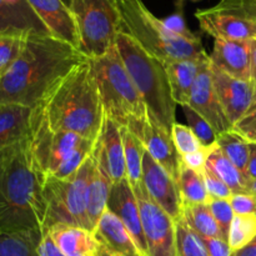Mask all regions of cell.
Segmentation results:
<instances>
[{
  "mask_svg": "<svg viewBox=\"0 0 256 256\" xmlns=\"http://www.w3.org/2000/svg\"><path fill=\"white\" fill-rule=\"evenodd\" d=\"M250 82L255 88V100H256V40L252 42V75Z\"/></svg>",
  "mask_w": 256,
  "mask_h": 256,
  "instance_id": "c3c4849f",
  "label": "cell"
},
{
  "mask_svg": "<svg viewBox=\"0 0 256 256\" xmlns=\"http://www.w3.org/2000/svg\"><path fill=\"white\" fill-rule=\"evenodd\" d=\"M39 104L52 129L94 142L99 136L105 112L88 59L68 72Z\"/></svg>",
  "mask_w": 256,
  "mask_h": 256,
  "instance_id": "3957f363",
  "label": "cell"
},
{
  "mask_svg": "<svg viewBox=\"0 0 256 256\" xmlns=\"http://www.w3.org/2000/svg\"><path fill=\"white\" fill-rule=\"evenodd\" d=\"M108 210L122 220L124 226L132 235L140 256H149L146 240L142 230L139 204L134 190L126 178L122 182L112 184L109 202H108Z\"/></svg>",
  "mask_w": 256,
  "mask_h": 256,
  "instance_id": "5bb4252c",
  "label": "cell"
},
{
  "mask_svg": "<svg viewBox=\"0 0 256 256\" xmlns=\"http://www.w3.org/2000/svg\"><path fill=\"white\" fill-rule=\"evenodd\" d=\"M189 106L209 122L216 135L232 129V122L228 119L214 89L212 72H210V62L200 70L195 79L190 95Z\"/></svg>",
  "mask_w": 256,
  "mask_h": 256,
  "instance_id": "9a60e30c",
  "label": "cell"
},
{
  "mask_svg": "<svg viewBox=\"0 0 256 256\" xmlns=\"http://www.w3.org/2000/svg\"><path fill=\"white\" fill-rule=\"evenodd\" d=\"M95 82L99 89L104 112L120 128L140 138L142 126L148 118V109L116 46H112L106 54L88 59Z\"/></svg>",
  "mask_w": 256,
  "mask_h": 256,
  "instance_id": "5b68a950",
  "label": "cell"
},
{
  "mask_svg": "<svg viewBox=\"0 0 256 256\" xmlns=\"http://www.w3.org/2000/svg\"><path fill=\"white\" fill-rule=\"evenodd\" d=\"M85 59L78 48L52 35L30 34L19 59L0 78V104L36 106Z\"/></svg>",
  "mask_w": 256,
  "mask_h": 256,
  "instance_id": "6da1fadb",
  "label": "cell"
},
{
  "mask_svg": "<svg viewBox=\"0 0 256 256\" xmlns=\"http://www.w3.org/2000/svg\"><path fill=\"white\" fill-rule=\"evenodd\" d=\"M235 215H256V196L250 194H234L229 199Z\"/></svg>",
  "mask_w": 256,
  "mask_h": 256,
  "instance_id": "b9f144b4",
  "label": "cell"
},
{
  "mask_svg": "<svg viewBox=\"0 0 256 256\" xmlns=\"http://www.w3.org/2000/svg\"><path fill=\"white\" fill-rule=\"evenodd\" d=\"M212 84L228 119L236 124L255 102V88L250 80H242L226 74L210 62Z\"/></svg>",
  "mask_w": 256,
  "mask_h": 256,
  "instance_id": "4fadbf2b",
  "label": "cell"
},
{
  "mask_svg": "<svg viewBox=\"0 0 256 256\" xmlns=\"http://www.w3.org/2000/svg\"><path fill=\"white\" fill-rule=\"evenodd\" d=\"M62 2H64V4H66L68 6H70V4H72V0H62Z\"/></svg>",
  "mask_w": 256,
  "mask_h": 256,
  "instance_id": "816d5d0a",
  "label": "cell"
},
{
  "mask_svg": "<svg viewBox=\"0 0 256 256\" xmlns=\"http://www.w3.org/2000/svg\"><path fill=\"white\" fill-rule=\"evenodd\" d=\"M182 204H208L210 200L202 172L186 166L182 162L178 179Z\"/></svg>",
  "mask_w": 256,
  "mask_h": 256,
  "instance_id": "f546056e",
  "label": "cell"
},
{
  "mask_svg": "<svg viewBox=\"0 0 256 256\" xmlns=\"http://www.w3.org/2000/svg\"><path fill=\"white\" fill-rule=\"evenodd\" d=\"M202 175H204L205 186H206L210 199H230L232 198V192L229 186L208 165L202 170Z\"/></svg>",
  "mask_w": 256,
  "mask_h": 256,
  "instance_id": "74e56055",
  "label": "cell"
},
{
  "mask_svg": "<svg viewBox=\"0 0 256 256\" xmlns=\"http://www.w3.org/2000/svg\"><path fill=\"white\" fill-rule=\"evenodd\" d=\"M246 192H248V194L254 195V196H256V179L255 180H250V182H248Z\"/></svg>",
  "mask_w": 256,
  "mask_h": 256,
  "instance_id": "681fc988",
  "label": "cell"
},
{
  "mask_svg": "<svg viewBox=\"0 0 256 256\" xmlns=\"http://www.w3.org/2000/svg\"><path fill=\"white\" fill-rule=\"evenodd\" d=\"M124 142L125 172L126 179L132 188L139 185L142 180V159L145 154V146L142 140L132 134L126 128H120Z\"/></svg>",
  "mask_w": 256,
  "mask_h": 256,
  "instance_id": "f1b7e54d",
  "label": "cell"
},
{
  "mask_svg": "<svg viewBox=\"0 0 256 256\" xmlns=\"http://www.w3.org/2000/svg\"><path fill=\"white\" fill-rule=\"evenodd\" d=\"M216 145L220 152L246 176L248 162L250 155V142L242 135L229 130L222 134L216 135ZM248 178V176H246Z\"/></svg>",
  "mask_w": 256,
  "mask_h": 256,
  "instance_id": "4dcf8cb0",
  "label": "cell"
},
{
  "mask_svg": "<svg viewBox=\"0 0 256 256\" xmlns=\"http://www.w3.org/2000/svg\"><path fill=\"white\" fill-rule=\"evenodd\" d=\"M42 230L0 232V256H39Z\"/></svg>",
  "mask_w": 256,
  "mask_h": 256,
  "instance_id": "484cf974",
  "label": "cell"
},
{
  "mask_svg": "<svg viewBox=\"0 0 256 256\" xmlns=\"http://www.w3.org/2000/svg\"><path fill=\"white\" fill-rule=\"evenodd\" d=\"M176 252L178 256H210L199 235L182 216L176 220Z\"/></svg>",
  "mask_w": 256,
  "mask_h": 256,
  "instance_id": "d6a6232c",
  "label": "cell"
},
{
  "mask_svg": "<svg viewBox=\"0 0 256 256\" xmlns=\"http://www.w3.org/2000/svg\"><path fill=\"white\" fill-rule=\"evenodd\" d=\"M92 154L95 155L99 164L104 168L112 184L122 182L126 178L122 129L119 124L110 119L106 114L104 116L99 136L95 140Z\"/></svg>",
  "mask_w": 256,
  "mask_h": 256,
  "instance_id": "2e32d148",
  "label": "cell"
},
{
  "mask_svg": "<svg viewBox=\"0 0 256 256\" xmlns=\"http://www.w3.org/2000/svg\"><path fill=\"white\" fill-rule=\"evenodd\" d=\"M0 32L50 35L29 2L12 4L8 0H0Z\"/></svg>",
  "mask_w": 256,
  "mask_h": 256,
  "instance_id": "cb8c5ba5",
  "label": "cell"
},
{
  "mask_svg": "<svg viewBox=\"0 0 256 256\" xmlns=\"http://www.w3.org/2000/svg\"><path fill=\"white\" fill-rule=\"evenodd\" d=\"M48 232L56 246L66 256H94L96 240L89 230L72 225L58 224Z\"/></svg>",
  "mask_w": 256,
  "mask_h": 256,
  "instance_id": "d4e9b609",
  "label": "cell"
},
{
  "mask_svg": "<svg viewBox=\"0 0 256 256\" xmlns=\"http://www.w3.org/2000/svg\"><path fill=\"white\" fill-rule=\"evenodd\" d=\"M90 169L92 155L69 179L45 178L44 199L46 214L42 232L58 224L72 225L89 230L85 214V192Z\"/></svg>",
  "mask_w": 256,
  "mask_h": 256,
  "instance_id": "9c48e42d",
  "label": "cell"
},
{
  "mask_svg": "<svg viewBox=\"0 0 256 256\" xmlns=\"http://www.w3.org/2000/svg\"><path fill=\"white\" fill-rule=\"evenodd\" d=\"M249 142H256V100L232 129Z\"/></svg>",
  "mask_w": 256,
  "mask_h": 256,
  "instance_id": "f35d334b",
  "label": "cell"
},
{
  "mask_svg": "<svg viewBox=\"0 0 256 256\" xmlns=\"http://www.w3.org/2000/svg\"><path fill=\"white\" fill-rule=\"evenodd\" d=\"M69 8L82 56L99 58L115 46L122 30V0H72Z\"/></svg>",
  "mask_w": 256,
  "mask_h": 256,
  "instance_id": "ba28073f",
  "label": "cell"
},
{
  "mask_svg": "<svg viewBox=\"0 0 256 256\" xmlns=\"http://www.w3.org/2000/svg\"><path fill=\"white\" fill-rule=\"evenodd\" d=\"M34 108L0 104V152L29 138Z\"/></svg>",
  "mask_w": 256,
  "mask_h": 256,
  "instance_id": "603a6c76",
  "label": "cell"
},
{
  "mask_svg": "<svg viewBox=\"0 0 256 256\" xmlns=\"http://www.w3.org/2000/svg\"><path fill=\"white\" fill-rule=\"evenodd\" d=\"M164 24L172 30L174 34L179 35V36L185 38L188 40H199L200 38L198 36L195 32H192L189 28L186 26L185 22L184 15H182V9H178L174 14L169 15L168 18L162 19Z\"/></svg>",
  "mask_w": 256,
  "mask_h": 256,
  "instance_id": "ab89813d",
  "label": "cell"
},
{
  "mask_svg": "<svg viewBox=\"0 0 256 256\" xmlns=\"http://www.w3.org/2000/svg\"><path fill=\"white\" fill-rule=\"evenodd\" d=\"M246 176L249 180L256 179V142H250V155L246 168Z\"/></svg>",
  "mask_w": 256,
  "mask_h": 256,
  "instance_id": "bcb514c9",
  "label": "cell"
},
{
  "mask_svg": "<svg viewBox=\"0 0 256 256\" xmlns=\"http://www.w3.org/2000/svg\"><path fill=\"white\" fill-rule=\"evenodd\" d=\"M38 252H39V256H66L56 246V244L52 242L48 232H42V242L38 248Z\"/></svg>",
  "mask_w": 256,
  "mask_h": 256,
  "instance_id": "ee69618b",
  "label": "cell"
},
{
  "mask_svg": "<svg viewBox=\"0 0 256 256\" xmlns=\"http://www.w3.org/2000/svg\"><path fill=\"white\" fill-rule=\"evenodd\" d=\"M209 62V54L205 52L200 56L164 62L170 88H172V98H174L176 105H180V106L189 105L195 79L200 70Z\"/></svg>",
  "mask_w": 256,
  "mask_h": 256,
  "instance_id": "44dd1931",
  "label": "cell"
},
{
  "mask_svg": "<svg viewBox=\"0 0 256 256\" xmlns=\"http://www.w3.org/2000/svg\"><path fill=\"white\" fill-rule=\"evenodd\" d=\"M210 62L226 74L242 80L252 75V42L214 39Z\"/></svg>",
  "mask_w": 256,
  "mask_h": 256,
  "instance_id": "d6986e66",
  "label": "cell"
},
{
  "mask_svg": "<svg viewBox=\"0 0 256 256\" xmlns=\"http://www.w3.org/2000/svg\"><path fill=\"white\" fill-rule=\"evenodd\" d=\"M142 184L150 198L176 222L182 216V199L179 185L169 172L145 150L142 159Z\"/></svg>",
  "mask_w": 256,
  "mask_h": 256,
  "instance_id": "7c38bea8",
  "label": "cell"
},
{
  "mask_svg": "<svg viewBox=\"0 0 256 256\" xmlns=\"http://www.w3.org/2000/svg\"><path fill=\"white\" fill-rule=\"evenodd\" d=\"M256 236V216L255 215H235L229 232V242L232 252L242 249L249 244Z\"/></svg>",
  "mask_w": 256,
  "mask_h": 256,
  "instance_id": "836d02e7",
  "label": "cell"
},
{
  "mask_svg": "<svg viewBox=\"0 0 256 256\" xmlns=\"http://www.w3.org/2000/svg\"><path fill=\"white\" fill-rule=\"evenodd\" d=\"M208 205H209V209L215 222H218L220 230H222V236L228 242L230 228H232V220L235 216L229 199H210Z\"/></svg>",
  "mask_w": 256,
  "mask_h": 256,
  "instance_id": "8d00e7d4",
  "label": "cell"
},
{
  "mask_svg": "<svg viewBox=\"0 0 256 256\" xmlns=\"http://www.w3.org/2000/svg\"><path fill=\"white\" fill-rule=\"evenodd\" d=\"M50 35L79 49V32L70 8L62 0H28Z\"/></svg>",
  "mask_w": 256,
  "mask_h": 256,
  "instance_id": "ffe728a7",
  "label": "cell"
},
{
  "mask_svg": "<svg viewBox=\"0 0 256 256\" xmlns=\"http://www.w3.org/2000/svg\"><path fill=\"white\" fill-rule=\"evenodd\" d=\"M29 149L36 169L45 178L69 179L89 159L95 142L74 132L54 130L44 116L42 106H34Z\"/></svg>",
  "mask_w": 256,
  "mask_h": 256,
  "instance_id": "8992f818",
  "label": "cell"
},
{
  "mask_svg": "<svg viewBox=\"0 0 256 256\" xmlns=\"http://www.w3.org/2000/svg\"><path fill=\"white\" fill-rule=\"evenodd\" d=\"M44 182L28 139L0 152V232H42L46 214Z\"/></svg>",
  "mask_w": 256,
  "mask_h": 256,
  "instance_id": "7a4b0ae2",
  "label": "cell"
},
{
  "mask_svg": "<svg viewBox=\"0 0 256 256\" xmlns=\"http://www.w3.org/2000/svg\"><path fill=\"white\" fill-rule=\"evenodd\" d=\"M112 186V182L110 180L109 175L92 152V169H90L86 192H85V214H86L88 226L92 232L96 228L100 218L106 212Z\"/></svg>",
  "mask_w": 256,
  "mask_h": 256,
  "instance_id": "7402d4cb",
  "label": "cell"
},
{
  "mask_svg": "<svg viewBox=\"0 0 256 256\" xmlns=\"http://www.w3.org/2000/svg\"><path fill=\"white\" fill-rule=\"evenodd\" d=\"M96 240L94 256H140L122 220L106 209L92 232Z\"/></svg>",
  "mask_w": 256,
  "mask_h": 256,
  "instance_id": "e0dca14e",
  "label": "cell"
},
{
  "mask_svg": "<svg viewBox=\"0 0 256 256\" xmlns=\"http://www.w3.org/2000/svg\"><path fill=\"white\" fill-rule=\"evenodd\" d=\"M185 2H200V0H176V8L178 9H182V5H184Z\"/></svg>",
  "mask_w": 256,
  "mask_h": 256,
  "instance_id": "f907efd6",
  "label": "cell"
},
{
  "mask_svg": "<svg viewBox=\"0 0 256 256\" xmlns=\"http://www.w3.org/2000/svg\"><path fill=\"white\" fill-rule=\"evenodd\" d=\"M255 216H256V215H255Z\"/></svg>",
  "mask_w": 256,
  "mask_h": 256,
  "instance_id": "f5cc1de1",
  "label": "cell"
},
{
  "mask_svg": "<svg viewBox=\"0 0 256 256\" xmlns=\"http://www.w3.org/2000/svg\"><path fill=\"white\" fill-rule=\"evenodd\" d=\"M132 190L139 204L149 256H178L176 222L150 198L142 182Z\"/></svg>",
  "mask_w": 256,
  "mask_h": 256,
  "instance_id": "30bf717a",
  "label": "cell"
},
{
  "mask_svg": "<svg viewBox=\"0 0 256 256\" xmlns=\"http://www.w3.org/2000/svg\"><path fill=\"white\" fill-rule=\"evenodd\" d=\"M206 165L229 186L232 195L248 194L246 186L250 180L220 152L218 145L210 154Z\"/></svg>",
  "mask_w": 256,
  "mask_h": 256,
  "instance_id": "83f0119b",
  "label": "cell"
},
{
  "mask_svg": "<svg viewBox=\"0 0 256 256\" xmlns=\"http://www.w3.org/2000/svg\"><path fill=\"white\" fill-rule=\"evenodd\" d=\"M172 138L174 142L175 148H176L180 156H185L188 154L196 152L200 148L204 146L202 142H199L194 132H192L188 125L180 124V122H175L172 130Z\"/></svg>",
  "mask_w": 256,
  "mask_h": 256,
  "instance_id": "d590c367",
  "label": "cell"
},
{
  "mask_svg": "<svg viewBox=\"0 0 256 256\" xmlns=\"http://www.w3.org/2000/svg\"><path fill=\"white\" fill-rule=\"evenodd\" d=\"M122 32L162 62L200 56L206 52L202 39L188 40L174 34L142 0H122Z\"/></svg>",
  "mask_w": 256,
  "mask_h": 256,
  "instance_id": "52a82bcc",
  "label": "cell"
},
{
  "mask_svg": "<svg viewBox=\"0 0 256 256\" xmlns=\"http://www.w3.org/2000/svg\"><path fill=\"white\" fill-rule=\"evenodd\" d=\"M30 34L0 32V78L4 76L19 59Z\"/></svg>",
  "mask_w": 256,
  "mask_h": 256,
  "instance_id": "1f68e13d",
  "label": "cell"
},
{
  "mask_svg": "<svg viewBox=\"0 0 256 256\" xmlns=\"http://www.w3.org/2000/svg\"><path fill=\"white\" fill-rule=\"evenodd\" d=\"M239 8L245 15L256 20V0H222Z\"/></svg>",
  "mask_w": 256,
  "mask_h": 256,
  "instance_id": "f6af8a7d",
  "label": "cell"
},
{
  "mask_svg": "<svg viewBox=\"0 0 256 256\" xmlns=\"http://www.w3.org/2000/svg\"><path fill=\"white\" fill-rule=\"evenodd\" d=\"M215 148H216V142L212 145H208V146H202L196 152L182 156V162L186 166L192 168V169L196 170V172H202V170L206 166L208 159H209L210 154H212Z\"/></svg>",
  "mask_w": 256,
  "mask_h": 256,
  "instance_id": "60d3db41",
  "label": "cell"
},
{
  "mask_svg": "<svg viewBox=\"0 0 256 256\" xmlns=\"http://www.w3.org/2000/svg\"><path fill=\"white\" fill-rule=\"evenodd\" d=\"M208 252L210 256H232V250L229 242L219 238H202Z\"/></svg>",
  "mask_w": 256,
  "mask_h": 256,
  "instance_id": "7bdbcfd3",
  "label": "cell"
},
{
  "mask_svg": "<svg viewBox=\"0 0 256 256\" xmlns=\"http://www.w3.org/2000/svg\"><path fill=\"white\" fill-rule=\"evenodd\" d=\"M144 144L145 150L149 152L150 156L162 165L170 176L174 180L179 179V169L182 164V156L178 152L172 142V134L162 129L152 115L148 112V118L142 126V135L139 138Z\"/></svg>",
  "mask_w": 256,
  "mask_h": 256,
  "instance_id": "ac0fdd59",
  "label": "cell"
},
{
  "mask_svg": "<svg viewBox=\"0 0 256 256\" xmlns=\"http://www.w3.org/2000/svg\"><path fill=\"white\" fill-rule=\"evenodd\" d=\"M148 112L169 134L176 122V102L172 98L164 62L145 52L130 35L120 30L115 42Z\"/></svg>",
  "mask_w": 256,
  "mask_h": 256,
  "instance_id": "277c9868",
  "label": "cell"
},
{
  "mask_svg": "<svg viewBox=\"0 0 256 256\" xmlns=\"http://www.w3.org/2000/svg\"><path fill=\"white\" fill-rule=\"evenodd\" d=\"M200 29L212 39L256 40V20L245 15L239 8L220 0L216 5L195 12Z\"/></svg>",
  "mask_w": 256,
  "mask_h": 256,
  "instance_id": "8fae6325",
  "label": "cell"
},
{
  "mask_svg": "<svg viewBox=\"0 0 256 256\" xmlns=\"http://www.w3.org/2000/svg\"><path fill=\"white\" fill-rule=\"evenodd\" d=\"M182 218L190 229L202 238L224 239L208 204H182ZM225 240V239H224Z\"/></svg>",
  "mask_w": 256,
  "mask_h": 256,
  "instance_id": "4316f807",
  "label": "cell"
},
{
  "mask_svg": "<svg viewBox=\"0 0 256 256\" xmlns=\"http://www.w3.org/2000/svg\"><path fill=\"white\" fill-rule=\"evenodd\" d=\"M182 109L185 115V119L188 122V126L192 129V132L199 139V142L204 146L215 144V142H216V134L212 130V128L210 126L209 122L202 115L198 114L192 108H190L189 105H184V106H182Z\"/></svg>",
  "mask_w": 256,
  "mask_h": 256,
  "instance_id": "e575fe53",
  "label": "cell"
},
{
  "mask_svg": "<svg viewBox=\"0 0 256 256\" xmlns=\"http://www.w3.org/2000/svg\"><path fill=\"white\" fill-rule=\"evenodd\" d=\"M232 256H256V236L242 249L232 252Z\"/></svg>",
  "mask_w": 256,
  "mask_h": 256,
  "instance_id": "7dc6e473",
  "label": "cell"
}]
</instances>
